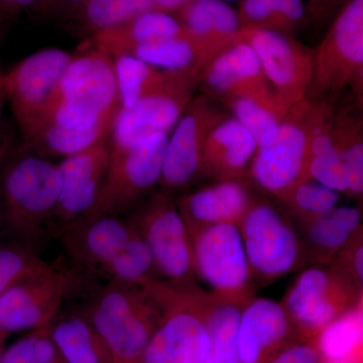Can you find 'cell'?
<instances>
[{
    "mask_svg": "<svg viewBox=\"0 0 363 363\" xmlns=\"http://www.w3.org/2000/svg\"><path fill=\"white\" fill-rule=\"evenodd\" d=\"M50 264L38 250L16 241L0 245V295Z\"/></svg>",
    "mask_w": 363,
    "mask_h": 363,
    "instance_id": "cell-35",
    "label": "cell"
},
{
    "mask_svg": "<svg viewBox=\"0 0 363 363\" xmlns=\"http://www.w3.org/2000/svg\"><path fill=\"white\" fill-rule=\"evenodd\" d=\"M271 363H320L319 353L309 344H294L279 351Z\"/></svg>",
    "mask_w": 363,
    "mask_h": 363,
    "instance_id": "cell-40",
    "label": "cell"
},
{
    "mask_svg": "<svg viewBox=\"0 0 363 363\" xmlns=\"http://www.w3.org/2000/svg\"><path fill=\"white\" fill-rule=\"evenodd\" d=\"M73 274L50 264L0 295V331L49 328L70 296Z\"/></svg>",
    "mask_w": 363,
    "mask_h": 363,
    "instance_id": "cell-14",
    "label": "cell"
},
{
    "mask_svg": "<svg viewBox=\"0 0 363 363\" xmlns=\"http://www.w3.org/2000/svg\"><path fill=\"white\" fill-rule=\"evenodd\" d=\"M4 230L2 228V218H1V212H0V231Z\"/></svg>",
    "mask_w": 363,
    "mask_h": 363,
    "instance_id": "cell-49",
    "label": "cell"
},
{
    "mask_svg": "<svg viewBox=\"0 0 363 363\" xmlns=\"http://www.w3.org/2000/svg\"><path fill=\"white\" fill-rule=\"evenodd\" d=\"M11 147V138L6 130H2L0 133V162L6 156L7 150Z\"/></svg>",
    "mask_w": 363,
    "mask_h": 363,
    "instance_id": "cell-44",
    "label": "cell"
},
{
    "mask_svg": "<svg viewBox=\"0 0 363 363\" xmlns=\"http://www.w3.org/2000/svg\"><path fill=\"white\" fill-rule=\"evenodd\" d=\"M54 102L101 118L116 117L121 101L113 58L96 48L81 45L62 75Z\"/></svg>",
    "mask_w": 363,
    "mask_h": 363,
    "instance_id": "cell-17",
    "label": "cell"
},
{
    "mask_svg": "<svg viewBox=\"0 0 363 363\" xmlns=\"http://www.w3.org/2000/svg\"><path fill=\"white\" fill-rule=\"evenodd\" d=\"M238 227L253 281L281 278L307 262L292 218L272 203L255 199Z\"/></svg>",
    "mask_w": 363,
    "mask_h": 363,
    "instance_id": "cell-6",
    "label": "cell"
},
{
    "mask_svg": "<svg viewBox=\"0 0 363 363\" xmlns=\"http://www.w3.org/2000/svg\"><path fill=\"white\" fill-rule=\"evenodd\" d=\"M42 0H0V33L28 9L37 11Z\"/></svg>",
    "mask_w": 363,
    "mask_h": 363,
    "instance_id": "cell-42",
    "label": "cell"
},
{
    "mask_svg": "<svg viewBox=\"0 0 363 363\" xmlns=\"http://www.w3.org/2000/svg\"><path fill=\"white\" fill-rule=\"evenodd\" d=\"M228 116L214 100L193 97L169 136L160 188L172 195L188 188L202 175L203 152L210 133Z\"/></svg>",
    "mask_w": 363,
    "mask_h": 363,
    "instance_id": "cell-15",
    "label": "cell"
},
{
    "mask_svg": "<svg viewBox=\"0 0 363 363\" xmlns=\"http://www.w3.org/2000/svg\"><path fill=\"white\" fill-rule=\"evenodd\" d=\"M77 281L86 292L76 306L104 340L113 363H140L161 318L155 298L143 286Z\"/></svg>",
    "mask_w": 363,
    "mask_h": 363,
    "instance_id": "cell-3",
    "label": "cell"
},
{
    "mask_svg": "<svg viewBox=\"0 0 363 363\" xmlns=\"http://www.w3.org/2000/svg\"><path fill=\"white\" fill-rule=\"evenodd\" d=\"M168 140L167 133H157L130 149L111 152L104 185L89 217L125 216L147 199L160 185Z\"/></svg>",
    "mask_w": 363,
    "mask_h": 363,
    "instance_id": "cell-8",
    "label": "cell"
},
{
    "mask_svg": "<svg viewBox=\"0 0 363 363\" xmlns=\"http://www.w3.org/2000/svg\"><path fill=\"white\" fill-rule=\"evenodd\" d=\"M245 181L215 182L195 192L181 196L177 207L191 238L198 231L217 224H240L255 202Z\"/></svg>",
    "mask_w": 363,
    "mask_h": 363,
    "instance_id": "cell-20",
    "label": "cell"
},
{
    "mask_svg": "<svg viewBox=\"0 0 363 363\" xmlns=\"http://www.w3.org/2000/svg\"><path fill=\"white\" fill-rule=\"evenodd\" d=\"M111 161L108 140L58 162L62 187L50 224V238L85 220L94 209Z\"/></svg>",
    "mask_w": 363,
    "mask_h": 363,
    "instance_id": "cell-18",
    "label": "cell"
},
{
    "mask_svg": "<svg viewBox=\"0 0 363 363\" xmlns=\"http://www.w3.org/2000/svg\"><path fill=\"white\" fill-rule=\"evenodd\" d=\"M124 217L149 247L157 279L194 281L192 240L173 196L154 192Z\"/></svg>",
    "mask_w": 363,
    "mask_h": 363,
    "instance_id": "cell-7",
    "label": "cell"
},
{
    "mask_svg": "<svg viewBox=\"0 0 363 363\" xmlns=\"http://www.w3.org/2000/svg\"><path fill=\"white\" fill-rule=\"evenodd\" d=\"M9 334L0 331V357H1L2 351L4 350V344H6V339L9 338Z\"/></svg>",
    "mask_w": 363,
    "mask_h": 363,
    "instance_id": "cell-46",
    "label": "cell"
},
{
    "mask_svg": "<svg viewBox=\"0 0 363 363\" xmlns=\"http://www.w3.org/2000/svg\"><path fill=\"white\" fill-rule=\"evenodd\" d=\"M347 0H308V21L317 26L332 23Z\"/></svg>",
    "mask_w": 363,
    "mask_h": 363,
    "instance_id": "cell-39",
    "label": "cell"
},
{
    "mask_svg": "<svg viewBox=\"0 0 363 363\" xmlns=\"http://www.w3.org/2000/svg\"><path fill=\"white\" fill-rule=\"evenodd\" d=\"M149 11L152 0H87L74 20L79 33L88 39Z\"/></svg>",
    "mask_w": 363,
    "mask_h": 363,
    "instance_id": "cell-33",
    "label": "cell"
},
{
    "mask_svg": "<svg viewBox=\"0 0 363 363\" xmlns=\"http://www.w3.org/2000/svg\"><path fill=\"white\" fill-rule=\"evenodd\" d=\"M279 200L285 205L290 217L303 222L335 209L340 201V193L316 181L305 180L294 186Z\"/></svg>",
    "mask_w": 363,
    "mask_h": 363,
    "instance_id": "cell-34",
    "label": "cell"
},
{
    "mask_svg": "<svg viewBox=\"0 0 363 363\" xmlns=\"http://www.w3.org/2000/svg\"><path fill=\"white\" fill-rule=\"evenodd\" d=\"M186 33L187 30L173 14L149 11L121 25L95 33L82 45L96 48L116 58L128 55L138 45Z\"/></svg>",
    "mask_w": 363,
    "mask_h": 363,
    "instance_id": "cell-23",
    "label": "cell"
},
{
    "mask_svg": "<svg viewBox=\"0 0 363 363\" xmlns=\"http://www.w3.org/2000/svg\"><path fill=\"white\" fill-rule=\"evenodd\" d=\"M362 119L346 112L334 116V145L342 157L347 171L348 195L359 198L363 194Z\"/></svg>",
    "mask_w": 363,
    "mask_h": 363,
    "instance_id": "cell-32",
    "label": "cell"
},
{
    "mask_svg": "<svg viewBox=\"0 0 363 363\" xmlns=\"http://www.w3.org/2000/svg\"><path fill=\"white\" fill-rule=\"evenodd\" d=\"M308 180H314L338 193L348 195L347 171L337 150L310 157L307 162Z\"/></svg>",
    "mask_w": 363,
    "mask_h": 363,
    "instance_id": "cell-38",
    "label": "cell"
},
{
    "mask_svg": "<svg viewBox=\"0 0 363 363\" xmlns=\"http://www.w3.org/2000/svg\"><path fill=\"white\" fill-rule=\"evenodd\" d=\"M362 343V301L318 333L316 350L323 363H360Z\"/></svg>",
    "mask_w": 363,
    "mask_h": 363,
    "instance_id": "cell-29",
    "label": "cell"
},
{
    "mask_svg": "<svg viewBox=\"0 0 363 363\" xmlns=\"http://www.w3.org/2000/svg\"><path fill=\"white\" fill-rule=\"evenodd\" d=\"M113 62L121 109L130 108L155 93L185 86L198 87L199 82V79L162 70L128 55L116 57Z\"/></svg>",
    "mask_w": 363,
    "mask_h": 363,
    "instance_id": "cell-26",
    "label": "cell"
},
{
    "mask_svg": "<svg viewBox=\"0 0 363 363\" xmlns=\"http://www.w3.org/2000/svg\"><path fill=\"white\" fill-rule=\"evenodd\" d=\"M250 133L257 143V149L269 147L276 140L281 121L272 112L247 98H234L222 104Z\"/></svg>",
    "mask_w": 363,
    "mask_h": 363,
    "instance_id": "cell-36",
    "label": "cell"
},
{
    "mask_svg": "<svg viewBox=\"0 0 363 363\" xmlns=\"http://www.w3.org/2000/svg\"><path fill=\"white\" fill-rule=\"evenodd\" d=\"M4 72L2 71L1 67H0V84L2 83V77H4Z\"/></svg>",
    "mask_w": 363,
    "mask_h": 363,
    "instance_id": "cell-47",
    "label": "cell"
},
{
    "mask_svg": "<svg viewBox=\"0 0 363 363\" xmlns=\"http://www.w3.org/2000/svg\"><path fill=\"white\" fill-rule=\"evenodd\" d=\"M292 322L281 303L266 298H248L238 329L240 363H260L290 334Z\"/></svg>",
    "mask_w": 363,
    "mask_h": 363,
    "instance_id": "cell-21",
    "label": "cell"
},
{
    "mask_svg": "<svg viewBox=\"0 0 363 363\" xmlns=\"http://www.w3.org/2000/svg\"><path fill=\"white\" fill-rule=\"evenodd\" d=\"M128 55L162 70L197 79L214 59L188 32L138 45Z\"/></svg>",
    "mask_w": 363,
    "mask_h": 363,
    "instance_id": "cell-27",
    "label": "cell"
},
{
    "mask_svg": "<svg viewBox=\"0 0 363 363\" xmlns=\"http://www.w3.org/2000/svg\"><path fill=\"white\" fill-rule=\"evenodd\" d=\"M363 0H347L314 51L307 97L324 99L351 85L362 104Z\"/></svg>",
    "mask_w": 363,
    "mask_h": 363,
    "instance_id": "cell-5",
    "label": "cell"
},
{
    "mask_svg": "<svg viewBox=\"0 0 363 363\" xmlns=\"http://www.w3.org/2000/svg\"><path fill=\"white\" fill-rule=\"evenodd\" d=\"M195 279L209 295L225 298L252 297V271L238 224L208 226L191 238Z\"/></svg>",
    "mask_w": 363,
    "mask_h": 363,
    "instance_id": "cell-10",
    "label": "cell"
},
{
    "mask_svg": "<svg viewBox=\"0 0 363 363\" xmlns=\"http://www.w3.org/2000/svg\"><path fill=\"white\" fill-rule=\"evenodd\" d=\"M87 0H42L37 11L74 20Z\"/></svg>",
    "mask_w": 363,
    "mask_h": 363,
    "instance_id": "cell-41",
    "label": "cell"
},
{
    "mask_svg": "<svg viewBox=\"0 0 363 363\" xmlns=\"http://www.w3.org/2000/svg\"><path fill=\"white\" fill-rule=\"evenodd\" d=\"M257 150L250 133L234 117L227 116L208 136L202 175L215 182L245 181Z\"/></svg>",
    "mask_w": 363,
    "mask_h": 363,
    "instance_id": "cell-22",
    "label": "cell"
},
{
    "mask_svg": "<svg viewBox=\"0 0 363 363\" xmlns=\"http://www.w3.org/2000/svg\"><path fill=\"white\" fill-rule=\"evenodd\" d=\"M61 187L58 162L38 156L23 143L9 147L0 162V212L11 241L39 252L50 238Z\"/></svg>",
    "mask_w": 363,
    "mask_h": 363,
    "instance_id": "cell-2",
    "label": "cell"
},
{
    "mask_svg": "<svg viewBox=\"0 0 363 363\" xmlns=\"http://www.w3.org/2000/svg\"><path fill=\"white\" fill-rule=\"evenodd\" d=\"M223 1L227 2V4H231V2H238L240 1V0H223Z\"/></svg>",
    "mask_w": 363,
    "mask_h": 363,
    "instance_id": "cell-48",
    "label": "cell"
},
{
    "mask_svg": "<svg viewBox=\"0 0 363 363\" xmlns=\"http://www.w3.org/2000/svg\"><path fill=\"white\" fill-rule=\"evenodd\" d=\"M362 301V288L330 264H316L298 274L283 304L293 325L319 333Z\"/></svg>",
    "mask_w": 363,
    "mask_h": 363,
    "instance_id": "cell-11",
    "label": "cell"
},
{
    "mask_svg": "<svg viewBox=\"0 0 363 363\" xmlns=\"http://www.w3.org/2000/svg\"><path fill=\"white\" fill-rule=\"evenodd\" d=\"M241 28H264L295 35L308 21L304 0H240Z\"/></svg>",
    "mask_w": 363,
    "mask_h": 363,
    "instance_id": "cell-30",
    "label": "cell"
},
{
    "mask_svg": "<svg viewBox=\"0 0 363 363\" xmlns=\"http://www.w3.org/2000/svg\"><path fill=\"white\" fill-rule=\"evenodd\" d=\"M198 86L205 96L220 104L234 98L252 100L279 121L289 111L269 87L255 52L238 38L208 64Z\"/></svg>",
    "mask_w": 363,
    "mask_h": 363,
    "instance_id": "cell-16",
    "label": "cell"
},
{
    "mask_svg": "<svg viewBox=\"0 0 363 363\" xmlns=\"http://www.w3.org/2000/svg\"><path fill=\"white\" fill-rule=\"evenodd\" d=\"M247 300L219 298L205 293L204 319L209 348L204 363H240L238 329Z\"/></svg>",
    "mask_w": 363,
    "mask_h": 363,
    "instance_id": "cell-28",
    "label": "cell"
},
{
    "mask_svg": "<svg viewBox=\"0 0 363 363\" xmlns=\"http://www.w3.org/2000/svg\"><path fill=\"white\" fill-rule=\"evenodd\" d=\"M312 104L307 97L291 107L276 140L257 149L250 164L248 178L278 200L294 186L308 180V119Z\"/></svg>",
    "mask_w": 363,
    "mask_h": 363,
    "instance_id": "cell-12",
    "label": "cell"
},
{
    "mask_svg": "<svg viewBox=\"0 0 363 363\" xmlns=\"http://www.w3.org/2000/svg\"><path fill=\"white\" fill-rule=\"evenodd\" d=\"M296 227L304 247L306 260L316 264H330L358 234L350 233L344 228L331 211L323 216L298 222Z\"/></svg>",
    "mask_w": 363,
    "mask_h": 363,
    "instance_id": "cell-31",
    "label": "cell"
},
{
    "mask_svg": "<svg viewBox=\"0 0 363 363\" xmlns=\"http://www.w3.org/2000/svg\"><path fill=\"white\" fill-rule=\"evenodd\" d=\"M72 55L58 48H48L33 52L4 73L2 88L6 104L18 123L21 140L44 121Z\"/></svg>",
    "mask_w": 363,
    "mask_h": 363,
    "instance_id": "cell-9",
    "label": "cell"
},
{
    "mask_svg": "<svg viewBox=\"0 0 363 363\" xmlns=\"http://www.w3.org/2000/svg\"><path fill=\"white\" fill-rule=\"evenodd\" d=\"M0 363H67L49 329L26 332L25 335L4 347Z\"/></svg>",
    "mask_w": 363,
    "mask_h": 363,
    "instance_id": "cell-37",
    "label": "cell"
},
{
    "mask_svg": "<svg viewBox=\"0 0 363 363\" xmlns=\"http://www.w3.org/2000/svg\"><path fill=\"white\" fill-rule=\"evenodd\" d=\"M195 89L191 86L172 88L143 98L130 108L119 109L108 138L111 152L130 149L157 133L169 135L194 97Z\"/></svg>",
    "mask_w": 363,
    "mask_h": 363,
    "instance_id": "cell-19",
    "label": "cell"
},
{
    "mask_svg": "<svg viewBox=\"0 0 363 363\" xmlns=\"http://www.w3.org/2000/svg\"><path fill=\"white\" fill-rule=\"evenodd\" d=\"M56 238L77 279L136 286L157 279L149 247L124 216L89 217Z\"/></svg>",
    "mask_w": 363,
    "mask_h": 363,
    "instance_id": "cell-1",
    "label": "cell"
},
{
    "mask_svg": "<svg viewBox=\"0 0 363 363\" xmlns=\"http://www.w3.org/2000/svg\"><path fill=\"white\" fill-rule=\"evenodd\" d=\"M143 286L156 301L161 318L140 363H204L209 348L204 291L194 281L152 279Z\"/></svg>",
    "mask_w": 363,
    "mask_h": 363,
    "instance_id": "cell-4",
    "label": "cell"
},
{
    "mask_svg": "<svg viewBox=\"0 0 363 363\" xmlns=\"http://www.w3.org/2000/svg\"><path fill=\"white\" fill-rule=\"evenodd\" d=\"M6 104V95H4V88H2V83L0 84V133L2 130V116H4V106Z\"/></svg>",
    "mask_w": 363,
    "mask_h": 363,
    "instance_id": "cell-45",
    "label": "cell"
},
{
    "mask_svg": "<svg viewBox=\"0 0 363 363\" xmlns=\"http://www.w3.org/2000/svg\"><path fill=\"white\" fill-rule=\"evenodd\" d=\"M174 16L214 58L241 30L238 11L223 0H192Z\"/></svg>",
    "mask_w": 363,
    "mask_h": 363,
    "instance_id": "cell-24",
    "label": "cell"
},
{
    "mask_svg": "<svg viewBox=\"0 0 363 363\" xmlns=\"http://www.w3.org/2000/svg\"><path fill=\"white\" fill-rule=\"evenodd\" d=\"M192 0H152V11L176 14Z\"/></svg>",
    "mask_w": 363,
    "mask_h": 363,
    "instance_id": "cell-43",
    "label": "cell"
},
{
    "mask_svg": "<svg viewBox=\"0 0 363 363\" xmlns=\"http://www.w3.org/2000/svg\"><path fill=\"white\" fill-rule=\"evenodd\" d=\"M49 333L67 363H113L106 345L77 306L61 312Z\"/></svg>",
    "mask_w": 363,
    "mask_h": 363,
    "instance_id": "cell-25",
    "label": "cell"
},
{
    "mask_svg": "<svg viewBox=\"0 0 363 363\" xmlns=\"http://www.w3.org/2000/svg\"><path fill=\"white\" fill-rule=\"evenodd\" d=\"M238 39L255 52L269 87L286 108L307 98L314 67L313 50L294 35L264 28H241Z\"/></svg>",
    "mask_w": 363,
    "mask_h": 363,
    "instance_id": "cell-13",
    "label": "cell"
}]
</instances>
